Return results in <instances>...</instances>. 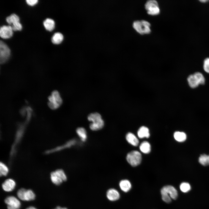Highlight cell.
I'll return each mask as SVG.
<instances>
[{
	"label": "cell",
	"mask_w": 209,
	"mask_h": 209,
	"mask_svg": "<svg viewBox=\"0 0 209 209\" xmlns=\"http://www.w3.org/2000/svg\"><path fill=\"white\" fill-rule=\"evenodd\" d=\"M200 1V2H201V3H206V2H207V1H208V0H200V1Z\"/></svg>",
	"instance_id": "d590c367"
},
{
	"label": "cell",
	"mask_w": 209,
	"mask_h": 209,
	"mask_svg": "<svg viewBox=\"0 0 209 209\" xmlns=\"http://www.w3.org/2000/svg\"><path fill=\"white\" fill-rule=\"evenodd\" d=\"M8 209H19L21 203L19 201L13 196H9L5 200Z\"/></svg>",
	"instance_id": "9c48e42d"
},
{
	"label": "cell",
	"mask_w": 209,
	"mask_h": 209,
	"mask_svg": "<svg viewBox=\"0 0 209 209\" xmlns=\"http://www.w3.org/2000/svg\"><path fill=\"white\" fill-rule=\"evenodd\" d=\"M50 178L53 183L57 185H60L67 179L65 173L61 169H58L52 172L50 174Z\"/></svg>",
	"instance_id": "277c9868"
},
{
	"label": "cell",
	"mask_w": 209,
	"mask_h": 209,
	"mask_svg": "<svg viewBox=\"0 0 209 209\" xmlns=\"http://www.w3.org/2000/svg\"><path fill=\"white\" fill-rule=\"evenodd\" d=\"M203 68L206 72L209 73V57L206 58L204 60Z\"/></svg>",
	"instance_id": "1f68e13d"
},
{
	"label": "cell",
	"mask_w": 209,
	"mask_h": 209,
	"mask_svg": "<svg viewBox=\"0 0 209 209\" xmlns=\"http://www.w3.org/2000/svg\"><path fill=\"white\" fill-rule=\"evenodd\" d=\"M63 35L60 32H57L54 34L51 38L52 42L55 44H60L63 39Z\"/></svg>",
	"instance_id": "7402d4cb"
},
{
	"label": "cell",
	"mask_w": 209,
	"mask_h": 209,
	"mask_svg": "<svg viewBox=\"0 0 209 209\" xmlns=\"http://www.w3.org/2000/svg\"><path fill=\"white\" fill-rule=\"evenodd\" d=\"M76 142V141L74 140H70L63 145L47 150L45 151V153L46 154H49L59 151L65 148L70 147L75 144Z\"/></svg>",
	"instance_id": "8fae6325"
},
{
	"label": "cell",
	"mask_w": 209,
	"mask_h": 209,
	"mask_svg": "<svg viewBox=\"0 0 209 209\" xmlns=\"http://www.w3.org/2000/svg\"><path fill=\"white\" fill-rule=\"evenodd\" d=\"M76 132L82 141H86L87 138V134L85 128L82 127L78 128L76 130Z\"/></svg>",
	"instance_id": "44dd1931"
},
{
	"label": "cell",
	"mask_w": 209,
	"mask_h": 209,
	"mask_svg": "<svg viewBox=\"0 0 209 209\" xmlns=\"http://www.w3.org/2000/svg\"><path fill=\"white\" fill-rule=\"evenodd\" d=\"M9 171V169L7 165L2 162H0V174L1 176H6Z\"/></svg>",
	"instance_id": "4316f807"
},
{
	"label": "cell",
	"mask_w": 209,
	"mask_h": 209,
	"mask_svg": "<svg viewBox=\"0 0 209 209\" xmlns=\"http://www.w3.org/2000/svg\"><path fill=\"white\" fill-rule=\"evenodd\" d=\"M26 209H37L35 208L33 206H30L29 207H28Z\"/></svg>",
	"instance_id": "e575fe53"
},
{
	"label": "cell",
	"mask_w": 209,
	"mask_h": 209,
	"mask_svg": "<svg viewBox=\"0 0 209 209\" xmlns=\"http://www.w3.org/2000/svg\"><path fill=\"white\" fill-rule=\"evenodd\" d=\"M126 159L132 166H136L139 165L141 162V155L138 151H132L127 154Z\"/></svg>",
	"instance_id": "8992f818"
},
{
	"label": "cell",
	"mask_w": 209,
	"mask_h": 209,
	"mask_svg": "<svg viewBox=\"0 0 209 209\" xmlns=\"http://www.w3.org/2000/svg\"><path fill=\"white\" fill-rule=\"evenodd\" d=\"M89 121L91 122L89 125L90 129L96 131L102 129L104 126L105 123L101 115L97 112L90 114L87 117Z\"/></svg>",
	"instance_id": "6da1fadb"
},
{
	"label": "cell",
	"mask_w": 209,
	"mask_h": 209,
	"mask_svg": "<svg viewBox=\"0 0 209 209\" xmlns=\"http://www.w3.org/2000/svg\"><path fill=\"white\" fill-rule=\"evenodd\" d=\"M126 138L129 143L134 146H137L138 144V139L134 134L131 133H128L126 134Z\"/></svg>",
	"instance_id": "e0dca14e"
},
{
	"label": "cell",
	"mask_w": 209,
	"mask_h": 209,
	"mask_svg": "<svg viewBox=\"0 0 209 209\" xmlns=\"http://www.w3.org/2000/svg\"><path fill=\"white\" fill-rule=\"evenodd\" d=\"M180 188L181 191L185 193L188 192L191 189L190 185L186 182L182 183L180 185Z\"/></svg>",
	"instance_id": "f1b7e54d"
},
{
	"label": "cell",
	"mask_w": 209,
	"mask_h": 209,
	"mask_svg": "<svg viewBox=\"0 0 209 209\" xmlns=\"http://www.w3.org/2000/svg\"><path fill=\"white\" fill-rule=\"evenodd\" d=\"M106 195L108 199L112 201L118 200L120 197V195L118 191L113 188H111L108 190L107 192Z\"/></svg>",
	"instance_id": "5bb4252c"
},
{
	"label": "cell",
	"mask_w": 209,
	"mask_h": 209,
	"mask_svg": "<svg viewBox=\"0 0 209 209\" xmlns=\"http://www.w3.org/2000/svg\"><path fill=\"white\" fill-rule=\"evenodd\" d=\"M199 163L203 166L209 165V155L205 154L201 155L199 158Z\"/></svg>",
	"instance_id": "484cf974"
},
{
	"label": "cell",
	"mask_w": 209,
	"mask_h": 209,
	"mask_svg": "<svg viewBox=\"0 0 209 209\" xmlns=\"http://www.w3.org/2000/svg\"><path fill=\"white\" fill-rule=\"evenodd\" d=\"M187 80L190 86L192 88H196L200 84L198 78L194 73L189 76Z\"/></svg>",
	"instance_id": "2e32d148"
},
{
	"label": "cell",
	"mask_w": 209,
	"mask_h": 209,
	"mask_svg": "<svg viewBox=\"0 0 209 209\" xmlns=\"http://www.w3.org/2000/svg\"><path fill=\"white\" fill-rule=\"evenodd\" d=\"M174 136L175 139L179 142H183L186 138V134L183 132L176 131L174 133Z\"/></svg>",
	"instance_id": "cb8c5ba5"
},
{
	"label": "cell",
	"mask_w": 209,
	"mask_h": 209,
	"mask_svg": "<svg viewBox=\"0 0 209 209\" xmlns=\"http://www.w3.org/2000/svg\"><path fill=\"white\" fill-rule=\"evenodd\" d=\"M145 8L149 15H156L160 13V9L158 3L155 0L147 1L145 4Z\"/></svg>",
	"instance_id": "5b68a950"
},
{
	"label": "cell",
	"mask_w": 209,
	"mask_h": 209,
	"mask_svg": "<svg viewBox=\"0 0 209 209\" xmlns=\"http://www.w3.org/2000/svg\"><path fill=\"white\" fill-rule=\"evenodd\" d=\"M13 30L11 26L3 25L0 28V36L3 39L11 37L13 35Z\"/></svg>",
	"instance_id": "7c38bea8"
},
{
	"label": "cell",
	"mask_w": 209,
	"mask_h": 209,
	"mask_svg": "<svg viewBox=\"0 0 209 209\" xmlns=\"http://www.w3.org/2000/svg\"><path fill=\"white\" fill-rule=\"evenodd\" d=\"M11 26L13 30L14 31L21 30L22 29V26L19 21L12 24Z\"/></svg>",
	"instance_id": "f546056e"
},
{
	"label": "cell",
	"mask_w": 209,
	"mask_h": 209,
	"mask_svg": "<svg viewBox=\"0 0 209 209\" xmlns=\"http://www.w3.org/2000/svg\"><path fill=\"white\" fill-rule=\"evenodd\" d=\"M38 0H26V1L28 4L30 6H33L36 4L38 2Z\"/></svg>",
	"instance_id": "d6a6232c"
},
{
	"label": "cell",
	"mask_w": 209,
	"mask_h": 209,
	"mask_svg": "<svg viewBox=\"0 0 209 209\" xmlns=\"http://www.w3.org/2000/svg\"><path fill=\"white\" fill-rule=\"evenodd\" d=\"M119 186L121 189L125 192H127L131 188L130 182L127 180H123L120 181Z\"/></svg>",
	"instance_id": "ffe728a7"
},
{
	"label": "cell",
	"mask_w": 209,
	"mask_h": 209,
	"mask_svg": "<svg viewBox=\"0 0 209 209\" xmlns=\"http://www.w3.org/2000/svg\"><path fill=\"white\" fill-rule=\"evenodd\" d=\"M24 124H21L18 127V129L16 133L15 140L14 144L12 146L11 151V155L12 156L14 154L15 152L16 146L17 143H19L23 136L24 130L25 126Z\"/></svg>",
	"instance_id": "30bf717a"
},
{
	"label": "cell",
	"mask_w": 209,
	"mask_h": 209,
	"mask_svg": "<svg viewBox=\"0 0 209 209\" xmlns=\"http://www.w3.org/2000/svg\"><path fill=\"white\" fill-rule=\"evenodd\" d=\"M45 29L50 31H52L55 27V22L52 19L48 18L45 20L43 22Z\"/></svg>",
	"instance_id": "ac0fdd59"
},
{
	"label": "cell",
	"mask_w": 209,
	"mask_h": 209,
	"mask_svg": "<svg viewBox=\"0 0 209 209\" xmlns=\"http://www.w3.org/2000/svg\"><path fill=\"white\" fill-rule=\"evenodd\" d=\"M194 73L198 78L200 84H204L205 82V79L203 75L199 72H196Z\"/></svg>",
	"instance_id": "4dcf8cb0"
},
{
	"label": "cell",
	"mask_w": 209,
	"mask_h": 209,
	"mask_svg": "<svg viewBox=\"0 0 209 209\" xmlns=\"http://www.w3.org/2000/svg\"><path fill=\"white\" fill-rule=\"evenodd\" d=\"M132 26L135 30L141 35L149 34L151 32L150 23L145 20L135 21Z\"/></svg>",
	"instance_id": "7a4b0ae2"
},
{
	"label": "cell",
	"mask_w": 209,
	"mask_h": 209,
	"mask_svg": "<svg viewBox=\"0 0 209 209\" xmlns=\"http://www.w3.org/2000/svg\"><path fill=\"white\" fill-rule=\"evenodd\" d=\"M62 100L59 92L53 91L48 98V105L51 109L55 110L58 108L62 103Z\"/></svg>",
	"instance_id": "3957f363"
},
{
	"label": "cell",
	"mask_w": 209,
	"mask_h": 209,
	"mask_svg": "<svg viewBox=\"0 0 209 209\" xmlns=\"http://www.w3.org/2000/svg\"><path fill=\"white\" fill-rule=\"evenodd\" d=\"M7 22L10 25L17 21H19V16L15 14H11L7 17L6 18Z\"/></svg>",
	"instance_id": "d4e9b609"
},
{
	"label": "cell",
	"mask_w": 209,
	"mask_h": 209,
	"mask_svg": "<svg viewBox=\"0 0 209 209\" xmlns=\"http://www.w3.org/2000/svg\"><path fill=\"white\" fill-rule=\"evenodd\" d=\"M163 188L170 196L171 198L175 200L178 197V192L176 189L173 186L170 185L165 186Z\"/></svg>",
	"instance_id": "9a60e30c"
},
{
	"label": "cell",
	"mask_w": 209,
	"mask_h": 209,
	"mask_svg": "<svg viewBox=\"0 0 209 209\" xmlns=\"http://www.w3.org/2000/svg\"><path fill=\"white\" fill-rule=\"evenodd\" d=\"M16 183L11 179H6L2 184V187L3 190L7 192L12 191L15 188Z\"/></svg>",
	"instance_id": "4fadbf2b"
},
{
	"label": "cell",
	"mask_w": 209,
	"mask_h": 209,
	"mask_svg": "<svg viewBox=\"0 0 209 209\" xmlns=\"http://www.w3.org/2000/svg\"><path fill=\"white\" fill-rule=\"evenodd\" d=\"M10 50L7 45L3 41H0V62L5 63L8 60L10 55Z\"/></svg>",
	"instance_id": "ba28073f"
},
{
	"label": "cell",
	"mask_w": 209,
	"mask_h": 209,
	"mask_svg": "<svg viewBox=\"0 0 209 209\" xmlns=\"http://www.w3.org/2000/svg\"><path fill=\"white\" fill-rule=\"evenodd\" d=\"M161 192L162 199L164 202L167 203L171 202V198L163 188L161 189Z\"/></svg>",
	"instance_id": "83f0119b"
},
{
	"label": "cell",
	"mask_w": 209,
	"mask_h": 209,
	"mask_svg": "<svg viewBox=\"0 0 209 209\" xmlns=\"http://www.w3.org/2000/svg\"><path fill=\"white\" fill-rule=\"evenodd\" d=\"M54 209H68L64 207H62L60 206H57L56 208Z\"/></svg>",
	"instance_id": "836d02e7"
},
{
	"label": "cell",
	"mask_w": 209,
	"mask_h": 209,
	"mask_svg": "<svg viewBox=\"0 0 209 209\" xmlns=\"http://www.w3.org/2000/svg\"><path fill=\"white\" fill-rule=\"evenodd\" d=\"M140 149L142 152L145 154H147L151 151V146L149 142L144 141L140 144Z\"/></svg>",
	"instance_id": "603a6c76"
},
{
	"label": "cell",
	"mask_w": 209,
	"mask_h": 209,
	"mask_svg": "<svg viewBox=\"0 0 209 209\" xmlns=\"http://www.w3.org/2000/svg\"><path fill=\"white\" fill-rule=\"evenodd\" d=\"M18 197L24 201H31L34 200L35 195L33 192L30 189L26 190L24 188L19 189L17 192Z\"/></svg>",
	"instance_id": "52a82bcc"
},
{
	"label": "cell",
	"mask_w": 209,
	"mask_h": 209,
	"mask_svg": "<svg viewBox=\"0 0 209 209\" xmlns=\"http://www.w3.org/2000/svg\"><path fill=\"white\" fill-rule=\"evenodd\" d=\"M137 134L138 137L140 138L145 137L148 138L150 136L149 129L146 127L143 126L139 129Z\"/></svg>",
	"instance_id": "d6986e66"
}]
</instances>
